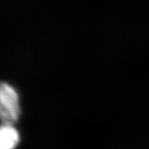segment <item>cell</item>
I'll list each match as a JSON object with an SVG mask.
<instances>
[{"mask_svg":"<svg viewBox=\"0 0 149 149\" xmlns=\"http://www.w3.org/2000/svg\"><path fill=\"white\" fill-rule=\"evenodd\" d=\"M13 125H0V149H15L20 142L19 132Z\"/></svg>","mask_w":149,"mask_h":149,"instance_id":"cell-2","label":"cell"},{"mask_svg":"<svg viewBox=\"0 0 149 149\" xmlns=\"http://www.w3.org/2000/svg\"><path fill=\"white\" fill-rule=\"evenodd\" d=\"M21 115L20 100L17 91L12 86L0 81V121L14 124Z\"/></svg>","mask_w":149,"mask_h":149,"instance_id":"cell-1","label":"cell"}]
</instances>
